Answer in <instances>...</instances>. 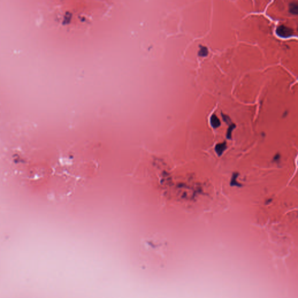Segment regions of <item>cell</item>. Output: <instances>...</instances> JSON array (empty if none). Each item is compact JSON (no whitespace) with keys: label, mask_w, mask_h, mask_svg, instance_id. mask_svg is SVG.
<instances>
[{"label":"cell","mask_w":298,"mask_h":298,"mask_svg":"<svg viewBox=\"0 0 298 298\" xmlns=\"http://www.w3.org/2000/svg\"><path fill=\"white\" fill-rule=\"evenodd\" d=\"M276 33L282 38H288L292 36L294 31L291 28L287 27L285 25H281L277 29Z\"/></svg>","instance_id":"2"},{"label":"cell","mask_w":298,"mask_h":298,"mask_svg":"<svg viewBox=\"0 0 298 298\" xmlns=\"http://www.w3.org/2000/svg\"><path fill=\"white\" fill-rule=\"evenodd\" d=\"M227 149V145L226 143L224 141L223 143H218L217 145H215V152L218 155V156H221L224 152H225L226 149Z\"/></svg>","instance_id":"3"},{"label":"cell","mask_w":298,"mask_h":298,"mask_svg":"<svg viewBox=\"0 0 298 298\" xmlns=\"http://www.w3.org/2000/svg\"><path fill=\"white\" fill-rule=\"evenodd\" d=\"M280 158H281L280 154L279 153H277L273 158V161L275 163H279L280 161Z\"/></svg>","instance_id":"10"},{"label":"cell","mask_w":298,"mask_h":298,"mask_svg":"<svg viewBox=\"0 0 298 298\" xmlns=\"http://www.w3.org/2000/svg\"><path fill=\"white\" fill-rule=\"evenodd\" d=\"M221 115H222V117H223V119L224 121L227 124H230V123H231V119H230V118L228 116L225 115V114H222Z\"/></svg>","instance_id":"9"},{"label":"cell","mask_w":298,"mask_h":298,"mask_svg":"<svg viewBox=\"0 0 298 298\" xmlns=\"http://www.w3.org/2000/svg\"><path fill=\"white\" fill-rule=\"evenodd\" d=\"M166 261V243L151 234L141 239L139 261L142 268H161Z\"/></svg>","instance_id":"1"},{"label":"cell","mask_w":298,"mask_h":298,"mask_svg":"<svg viewBox=\"0 0 298 298\" xmlns=\"http://www.w3.org/2000/svg\"><path fill=\"white\" fill-rule=\"evenodd\" d=\"M208 54V49L204 46H200V50L199 51V56H206Z\"/></svg>","instance_id":"8"},{"label":"cell","mask_w":298,"mask_h":298,"mask_svg":"<svg viewBox=\"0 0 298 298\" xmlns=\"http://www.w3.org/2000/svg\"><path fill=\"white\" fill-rule=\"evenodd\" d=\"M235 128H236L235 124H231L230 125V126L228 128V130H227V132H226V138L228 139L231 140L232 139V133Z\"/></svg>","instance_id":"7"},{"label":"cell","mask_w":298,"mask_h":298,"mask_svg":"<svg viewBox=\"0 0 298 298\" xmlns=\"http://www.w3.org/2000/svg\"><path fill=\"white\" fill-rule=\"evenodd\" d=\"M289 11L293 15H297L298 13V4L295 2H292L289 4Z\"/></svg>","instance_id":"6"},{"label":"cell","mask_w":298,"mask_h":298,"mask_svg":"<svg viewBox=\"0 0 298 298\" xmlns=\"http://www.w3.org/2000/svg\"><path fill=\"white\" fill-rule=\"evenodd\" d=\"M210 124L214 129L218 128L221 125V122L219 119L215 114H213L210 118Z\"/></svg>","instance_id":"4"},{"label":"cell","mask_w":298,"mask_h":298,"mask_svg":"<svg viewBox=\"0 0 298 298\" xmlns=\"http://www.w3.org/2000/svg\"><path fill=\"white\" fill-rule=\"evenodd\" d=\"M239 176V174L237 172L234 173L232 177H231V182H230V185L231 186H236V187H241L242 184H240L238 180V177Z\"/></svg>","instance_id":"5"}]
</instances>
